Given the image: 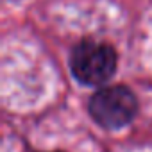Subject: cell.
Segmentation results:
<instances>
[{
	"mask_svg": "<svg viewBox=\"0 0 152 152\" xmlns=\"http://www.w3.org/2000/svg\"><path fill=\"white\" fill-rule=\"evenodd\" d=\"M116 52L111 45L84 39L73 47L70 54V70L73 77L88 86L107 83L116 70Z\"/></svg>",
	"mask_w": 152,
	"mask_h": 152,
	"instance_id": "1",
	"label": "cell"
},
{
	"mask_svg": "<svg viewBox=\"0 0 152 152\" xmlns=\"http://www.w3.org/2000/svg\"><path fill=\"white\" fill-rule=\"evenodd\" d=\"M88 109L99 125L106 129H120L136 116L138 100L125 86H106L90 99Z\"/></svg>",
	"mask_w": 152,
	"mask_h": 152,
	"instance_id": "2",
	"label": "cell"
}]
</instances>
